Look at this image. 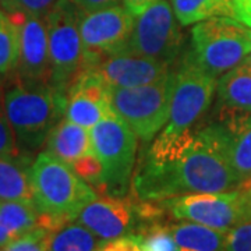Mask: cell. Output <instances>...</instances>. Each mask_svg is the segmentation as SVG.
Masks as SVG:
<instances>
[{"label":"cell","mask_w":251,"mask_h":251,"mask_svg":"<svg viewBox=\"0 0 251 251\" xmlns=\"http://www.w3.org/2000/svg\"><path fill=\"white\" fill-rule=\"evenodd\" d=\"M240 183L216 123L180 134L161 131L133 176L135 197L145 202L196 193H227Z\"/></svg>","instance_id":"1"},{"label":"cell","mask_w":251,"mask_h":251,"mask_svg":"<svg viewBox=\"0 0 251 251\" xmlns=\"http://www.w3.org/2000/svg\"><path fill=\"white\" fill-rule=\"evenodd\" d=\"M32 201L41 221L39 226L53 230L73 221L87 202L97 198V191L73 171L72 166L59 161L49 152L38 153L29 169Z\"/></svg>","instance_id":"2"},{"label":"cell","mask_w":251,"mask_h":251,"mask_svg":"<svg viewBox=\"0 0 251 251\" xmlns=\"http://www.w3.org/2000/svg\"><path fill=\"white\" fill-rule=\"evenodd\" d=\"M3 106L18 150L32 155L45 144L53 126L64 116L66 95L49 82H25L16 78L3 95Z\"/></svg>","instance_id":"3"},{"label":"cell","mask_w":251,"mask_h":251,"mask_svg":"<svg viewBox=\"0 0 251 251\" xmlns=\"http://www.w3.org/2000/svg\"><path fill=\"white\" fill-rule=\"evenodd\" d=\"M191 56L214 77L234 69L251 54V28L233 17H212L191 31Z\"/></svg>","instance_id":"4"},{"label":"cell","mask_w":251,"mask_h":251,"mask_svg":"<svg viewBox=\"0 0 251 251\" xmlns=\"http://www.w3.org/2000/svg\"><path fill=\"white\" fill-rule=\"evenodd\" d=\"M175 73L161 80L131 88L109 87L113 113L128 126L138 138L151 141L169 120Z\"/></svg>","instance_id":"5"},{"label":"cell","mask_w":251,"mask_h":251,"mask_svg":"<svg viewBox=\"0 0 251 251\" xmlns=\"http://www.w3.org/2000/svg\"><path fill=\"white\" fill-rule=\"evenodd\" d=\"M90 133L92 150L103 168L99 190L105 196L122 197L133 180L138 137L117 116L99 122Z\"/></svg>","instance_id":"6"},{"label":"cell","mask_w":251,"mask_h":251,"mask_svg":"<svg viewBox=\"0 0 251 251\" xmlns=\"http://www.w3.org/2000/svg\"><path fill=\"white\" fill-rule=\"evenodd\" d=\"M81 16L82 11L72 0H59L46 17L50 57L49 84L63 95L82 70Z\"/></svg>","instance_id":"7"},{"label":"cell","mask_w":251,"mask_h":251,"mask_svg":"<svg viewBox=\"0 0 251 251\" xmlns=\"http://www.w3.org/2000/svg\"><path fill=\"white\" fill-rule=\"evenodd\" d=\"M216 84V77L201 69L188 52L175 72L169 120L162 131L180 134L193 128L211 106Z\"/></svg>","instance_id":"8"},{"label":"cell","mask_w":251,"mask_h":251,"mask_svg":"<svg viewBox=\"0 0 251 251\" xmlns=\"http://www.w3.org/2000/svg\"><path fill=\"white\" fill-rule=\"evenodd\" d=\"M183 41L171 3L158 0L144 13L134 16L131 32L122 52L172 64L179 56Z\"/></svg>","instance_id":"9"},{"label":"cell","mask_w":251,"mask_h":251,"mask_svg":"<svg viewBox=\"0 0 251 251\" xmlns=\"http://www.w3.org/2000/svg\"><path fill=\"white\" fill-rule=\"evenodd\" d=\"M177 221L204 225L229 232L251 216V202L242 190L227 193H196L161 201Z\"/></svg>","instance_id":"10"},{"label":"cell","mask_w":251,"mask_h":251,"mask_svg":"<svg viewBox=\"0 0 251 251\" xmlns=\"http://www.w3.org/2000/svg\"><path fill=\"white\" fill-rule=\"evenodd\" d=\"M134 16L120 4L82 13L80 21L82 70L122 52L131 32Z\"/></svg>","instance_id":"11"},{"label":"cell","mask_w":251,"mask_h":251,"mask_svg":"<svg viewBox=\"0 0 251 251\" xmlns=\"http://www.w3.org/2000/svg\"><path fill=\"white\" fill-rule=\"evenodd\" d=\"M144 201L135 204L130 197L103 196L87 202L74 219L103 242L133 234L141 218H148Z\"/></svg>","instance_id":"12"},{"label":"cell","mask_w":251,"mask_h":251,"mask_svg":"<svg viewBox=\"0 0 251 251\" xmlns=\"http://www.w3.org/2000/svg\"><path fill=\"white\" fill-rule=\"evenodd\" d=\"M18 25L20 52L16 78L25 82H49L50 57L46 18L9 13Z\"/></svg>","instance_id":"13"},{"label":"cell","mask_w":251,"mask_h":251,"mask_svg":"<svg viewBox=\"0 0 251 251\" xmlns=\"http://www.w3.org/2000/svg\"><path fill=\"white\" fill-rule=\"evenodd\" d=\"M115 116L109 99V85L92 70H81L67 90L63 117L91 130L99 122Z\"/></svg>","instance_id":"14"},{"label":"cell","mask_w":251,"mask_h":251,"mask_svg":"<svg viewBox=\"0 0 251 251\" xmlns=\"http://www.w3.org/2000/svg\"><path fill=\"white\" fill-rule=\"evenodd\" d=\"M85 70L97 73L109 87L131 88L163 78L171 73V64L144 56L119 52L102 59L98 64Z\"/></svg>","instance_id":"15"},{"label":"cell","mask_w":251,"mask_h":251,"mask_svg":"<svg viewBox=\"0 0 251 251\" xmlns=\"http://www.w3.org/2000/svg\"><path fill=\"white\" fill-rule=\"evenodd\" d=\"M216 123L225 151L240 181L251 177V112L221 108Z\"/></svg>","instance_id":"16"},{"label":"cell","mask_w":251,"mask_h":251,"mask_svg":"<svg viewBox=\"0 0 251 251\" xmlns=\"http://www.w3.org/2000/svg\"><path fill=\"white\" fill-rule=\"evenodd\" d=\"M45 147L46 152L69 166H72L81 156L94 152L90 130L73 123L66 117H62L53 126L48 134Z\"/></svg>","instance_id":"17"},{"label":"cell","mask_w":251,"mask_h":251,"mask_svg":"<svg viewBox=\"0 0 251 251\" xmlns=\"http://www.w3.org/2000/svg\"><path fill=\"white\" fill-rule=\"evenodd\" d=\"M32 156L24 152L0 155V201H32L29 169Z\"/></svg>","instance_id":"18"},{"label":"cell","mask_w":251,"mask_h":251,"mask_svg":"<svg viewBox=\"0 0 251 251\" xmlns=\"http://www.w3.org/2000/svg\"><path fill=\"white\" fill-rule=\"evenodd\" d=\"M219 106L251 112V62L247 59L221 75L216 84Z\"/></svg>","instance_id":"19"},{"label":"cell","mask_w":251,"mask_h":251,"mask_svg":"<svg viewBox=\"0 0 251 251\" xmlns=\"http://www.w3.org/2000/svg\"><path fill=\"white\" fill-rule=\"evenodd\" d=\"M169 229L177 251H226L227 232L188 221L169 225Z\"/></svg>","instance_id":"20"},{"label":"cell","mask_w":251,"mask_h":251,"mask_svg":"<svg viewBox=\"0 0 251 251\" xmlns=\"http://www.w3.org/2000/svg\"><path fill=\"white\" fill-rule=\"evenodd\" d=\"M103 243L85 226L69 221L50 232L48 251H98Z\"/></svg>","instance_id":"21"},{"label":"cell","mask_w":251,"mask_h":251,"mask_svg":"<svg viewBox=\"0 0 251 251\" xmlns=\"http://www.w3.org/2000/svg\"><path fill=\"white\" fill-rule=\"evenodd\" d=\"M172 9L181 25L212 17H233L232 0H172Z\"/></svg>","instance_id":"22"},{"label":"cell","mask_w":251,"mask_h":251,"mask_svg":"<svg viewBox=\"0 0 251 251\" xmlns=\"http://www.w3.org/2000/svg\"><path fill=\"white\" fill-rule=\"evenodd\" d=\"M41 215L28 201H0V226L9 232L14 240L39 226Z\"/></svg>","instance_id":"23"},{"label":"cell","mask_w":251,"mask_h":251,"mask_svg":"<svg viewBox=\"0 0 251 251\" xmlns=\"http://www.w3.org/2000/svg\"><path fill=\"white\" fill-rule=\"evenodd\" d=\"M20 52L18 25L11 14L0 10V77L16 72Z\"/></svg>","instance_id":"24"},{"label":"cell","mask_w":251,"mask_h":251,"mask_svg":"<svg viewBox=\"0 0 251 251\" xmlns=\"http://www.w3.org/2000/svg\"><path fill=\"white\" fill-rule=\"evenodd\" d=\"M145 251H177V246L173 240L169 225L155 224L147 229H143L141 233Z\"/></svg>","instance_id":"25"},{"label":"cell","mask_w":251,"mask_h":251,"mask_svg":"<svg viewBox=\"0 0 251 251\" xmlns=\"http://www.w3.org/2000/svg\"><path fill=\"white\" fill-rule=\"evenodd\" d=\"M49 234L50 230L42 226H38L35 229L29 230L28 233L16 239L14 242H11L9 246H6L0 251H48Z\"/></svg>","instance_id":"26"},{"label":"cell","mask_w":251,"mask_h":251,"mask_svg":"<svg viewBox=\"0 0 251 251\" xmlns=\"http://www.w3.org/2000/svg\"><path fill=\"white\" fill-rule=\"evenodd\" d=\"M57 3L59 0H6L3 10L6 13H21L46 18Z\"/></svg>","instance_id":"27"},{"label":"cell","mask_w":251,"mask_h":251,"mask_svg":"<svg viewBox=\"0 0 251 251\" xmlns=\"http://www.w3.org/2000/svg\"><path fill=\"white\" fill-rule=\"evenodd\" d=\"M72 169L84 181H87L90 186L100 187L102 184V176H103V168L99 158L95 155V152H90L80 159L74 162L72 165Z\"/></svg>","instance_id":"28"},{"label":"cell","mask_w":251,"mask_h":251,"mask_svg":"<svg viewBox=\"0 0 251 251\" xmlns=\"http://www.w3.org/2000/svg\"><path fill=\"white\" fill-rule=\"evenodd\" d=\"M226 251H251V216L227 232Z\"/></svg>","instance_id":"29"},{"label":"cell","mask_w":251,"mask_h":251,"mask_svg":"<svg viewBox=\"0 0 251 251\" xmlns=\"http://www.w3.org/2000/svg\"><path fill=\"white\" fill-rule=\"evenodd\" d=\"M18 150L16 135L9 123L6 110L3 106V99L0 100V155H17Z\"/></svg>","instance_id":"30"},{"label":"cell","mask_w":251,"mask_h":251,"mask_svg":"<svg viewBox=\"0 0 251 251\" xmlns=\"http://www.w3.org/2000/svg\"><path fill=\"white\" fill-rule=\"evenodd\" d=\"M98 251H145L141 236L138 233L126 234L113 240H108L102 244Z\"/></svg>","instance_id":"31"},{"label":"cell","mask_w":251,"mask_h":251,"mask_svg":"<svg viewBox=\"0 0 251 251\" xmlns=\"http://www.w3.org/2000/svg\"><path fill=\"white\" fill-rule=\"evenodd\" d=\"M233 18L251 28V0H232Z\"/></svg>","instance_id":"32"},{"label":"cell","mask_w":251,"mask_h":251,"mask_svg":"<svg viewBox=\"0 0 251 251\" xmlns=\"http://www.w3.org/2000/svg\"><path fill=\"white\" fill-rule=\"evenodd\" d=\"M72 1L82 13H91V11L106 9V7L116 6L120 3V0H72Z\"/></svg>","instance_id":"33"},{"label":"cell","mask_w":251,"mask_h":251,"mask_svg":"<svg viewBox=\"0 0 251 251\" xmlns=\"http://www.w3.org/2000/svg\"><path fill=\"white\" fill-rule=\"evenodd\" d=\"M156 1L158 0H123L125 7L133 16H138V14L144 13L145 10L148 9V7H151L153 3H156Z\"/></svg>","instance_id":"34"},{"label":"cell","mask_w":251,"mask_h":251,"mask_svg":"<svg viewBox=\"0 0 251 251\" xmlns=\"http://www.w3.org/2000/svg\"><path fill=\"white\" fill-rule=\"evenodd\" d=\"M239 190H242L243 193L246 194V197L250 200L251 202V177H249L247 180H244L240 183V186H239Z\"/></svg>","instance_id":"35"},{"label":"cell","mask_w":251,"mask_h":251,"mask_svg":"<svg viewBox=\"0 0 251 251\" xmlns=\"http://www.w3.org/2000/svg\"><path fill=\"white\" fill-rule=\"evenodd\" d=\"M4 3H6V0H0V6H1V7H3V4H4Z\"/></svg>","instance_id":"36"},{"label":"cell","mask_w":251,"mask_h":251,"mask_svg":"<svg viewBox=\"0 0 251 251\" xmlns=\"http://www.w3.org/2000/svg\"><path fill=\"white\" fill-rule=\"evenodd\" d=\"M249 60H250V62H251V54H250V56H249Z\"/></svg>","instance_id":"37"}]
</instances>
